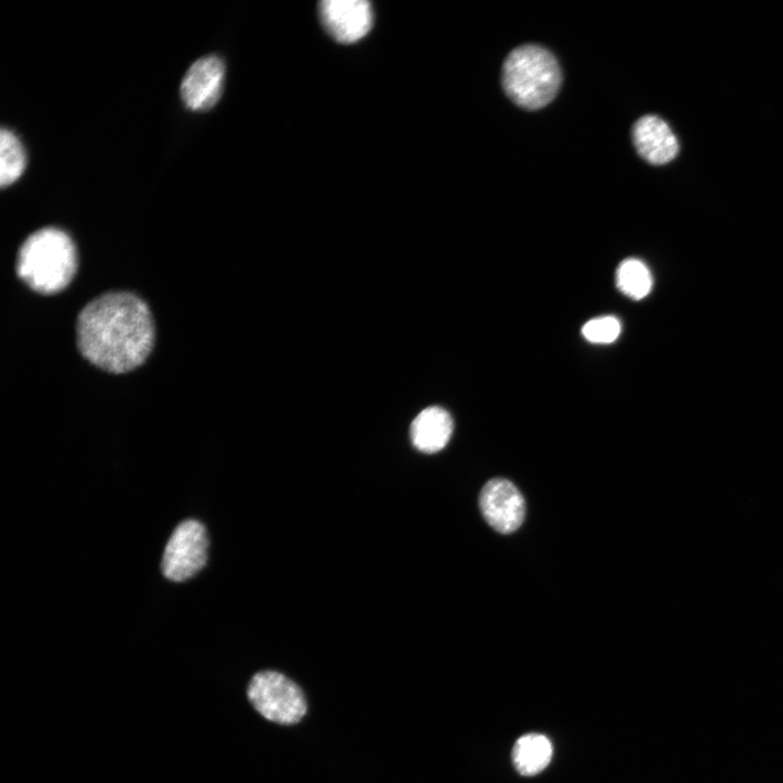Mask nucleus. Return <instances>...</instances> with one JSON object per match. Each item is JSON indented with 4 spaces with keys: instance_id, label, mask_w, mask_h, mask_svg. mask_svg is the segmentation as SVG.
I'll list each match as a JSON object with an SVG mask.
<instances>
[{
    "instance_id": "1",
    "label": "nucleus",
    "mask_w": 783,
    "mask_h": 783,
    "mask_svg": "<svg viewBox=\"0 0 783 783\" xmlns=\"http://www.w3.org/2000/svg\"><path fill=\"white\" fill-rule=\"evenodd\" d=\"M80 355L109 373H126L142 364L154 343L148 304L129 291L105 293L88 302L76 322Z\"/></svg>"
},
{
    "instance_id": "2",
    "label": "nucleus",
    "mask_w": 783,
    "mask_h": 783,
    "mask_svg": "<svg viewBox=\"0 0 783 783\" xmlns=\"http://www.w3.org/2000/svg\"><path fill=\"white\" fill-rule=\"evenodd\" d=\"M77 269L72 238L57 227H44L30 234L17 254V275L33 290L52 295L64 289Z\"/></svg>"
},
{
    "instance_id": "3",
    "label": "nucleus",
    "mask_w": 783,
    "mask_h": 783,
    "mask_svg": "<svg viewBox=\"0 0 783 783\" xmlns=\"http://www.w3.org/2000/svg\"><path fill=\"white\" fill-rule=\"evenodd\" d=\"M561 84V71L554 54L537 45L512 50L502 66V86L518 105L536 110L548 104Z\"/></svg>"
},
{
    "instance_id": "4",
    "label": "nucleus",
    "mask_w": 783,
    "mask_h": 783,
    "mask_svg": "<svg viewBox=\"0 0 783 783\" xmlns=\"http://www.w3.org/2000/svg\"><path fill=\"white\" fill-rule=\"evenodd\" d=\"M248 698L265 719L279 724H294L302 719L307 703L300 687L284 674L266 670L253 675Z\"/></svg>"
},
{
    "instance_id": "5",
    "label": "nucleus",
    "mask_w": 783,
    "mask_h": 783,
    "mask_svg": "<svg viewBox=\"0 0 783 783\" xmlns=\"http://www.w3.org/2000/svg\"><path fill=\"white\" fill-rule=\"evenodd\" d=\"M208 547L206 527L196 520L183 521L165 546L161 563L163 575L174 582L190 579L204 567Z\"/></svg>"
},
{
    "instance_id": "6",
    "label": "nucleus",
    "mask_w": 783,
    "mask_h": 783,
    "mask_svg": "<svg viewBox=\"0 0 783 783\" xmlns=\"http://www.w3.org/2000/svg\"><path fill=\"white\" fill-rule=\"evenodd\" d=\"M478 502L486 522L499 533L517 531L524 520V498L515 485L506 478L489 480L480 493Z\"/></svg>"
},
{
    "instance_id": "7",
    "label": "nucleus",
    "mask_w": 783,
    "mask_h": 783,
    "mask_svg": "<svg viewBox=\"0 0 783 783\" xmlns=\"http://www.w3.org/2000/svg\"><path fill=\"white\" fill-rule=\"evenodd\" d=\"M319 14L326 32L343 44L363 38L374 17L371 3L364 0H324L320 2Z\"/></svg>"
},
{
    "instance_id": "8",
    "label": "nucleus",
    "mask_w": 783,
    "mask_h": 783,
    "mask_svg": "<svg viewBox=\"0 0 783 783\" xmlns=\"http://www.w3.org/2000/svg\"><path fill=\"white\" fill-rule=\"evenodd\" d=\"M225 77L223 60L214 54L197 59L186 71L181 84V97L194 111L213 107L221 97Z\"/></svg>"
},
{
    "instance_id": "9",
    "label": "nucleus",
    "mask_w": 783,
    "mask_h": 783,
    "mask_svg": "<svg viewBox=\"0 0 783 783\" xmlns=\"http://www.w3.org/2000/svg\"><path fill=\"white\" fill-rule=\"evenodd\" d=\"M638 154L651 164H664L675 158L679 144L669 125L656 115H645L633 126Z\"/></svg>"
},
{
    "instance_id": "10",
    "label": "nucleus",
    "mask_w": 783,
    "mask_h": 783,
    "mask_svg": "<svg viewBox=\"0 0 783 783\" xmlns=\"http://www.w3.org/2000/svg\"><path fill=\"white\" fill-rule=\"evenodd\" d=\"M453 430L450 414L440 407L422 410L412 421L410 438L413 446L426 453L442 450L449 442Z\"/></svg>"
},
{
    "instance_id": "11",
    "label": "nucleus",
    "mask_w": 783,
    "mask_h": 783,
    "mask_svg": "<svg viewBox=\"0 0 783 783\" xmlns=\"http://www.w3.org/2000/svg\"><path fill=\"white\" fill-rule=\"evenodd\" d=\"M552 746L540 733H527L517 739L512 748V763L521 775H535L550 762Z\"/></svg>"
},
{
    "instance_id": "12",
    "label": "nucleus",
    "mask_w": 783,
    "mask_h": 783,
    "mask_svg": "<svg viewBox=\"0 0 783 783\" xmlns=\"http://www.w3.org/2000/svg\"><path fill=\"white\" fill-rule=\"evenodd\" d=\"M617 286L625 296L634 300H641L650 293L652 276L643 261L629 258L618 266Z\"/></svg>"
},
{
    "instance_id": "13",
    "label": "nucleus",
    "mask_w": 783,
    "mask_h": 783,
    "mask_svg": "<svg viewBox=\"0 0 783 783\" xmlns=\"http://www.w3.org/2000/svg\"><path fill=\"white\" fill-rule=\"evenodd\" d=\"M0 154V184L7 187L22 175L26 165L24 147L11 129L1 128Z\"/></svg>"
},
{
    "instance_id": "14",
    "label": "nucleus",
    "mask_w": 783,
    "mask_h": 783,
    "mask_svg": "<svg viewBox=\"0 0 783 783\" xmlns=\"http://www.w3.org/2000/svg\"><path fill=\"white\" fill-rule=\"evenodd\" d=\"M621 332V324L616 316L605 315L589 320L582 327L586 340L594 344H610Z\"/></svg>"
}]
</instances>
